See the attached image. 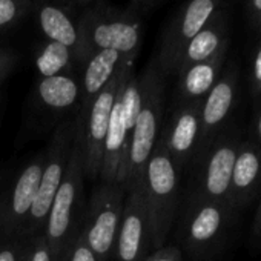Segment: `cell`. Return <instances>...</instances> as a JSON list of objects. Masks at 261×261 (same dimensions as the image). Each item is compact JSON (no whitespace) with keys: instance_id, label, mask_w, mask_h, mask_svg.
Segmentation results:
<instances>
[{"instance_id":"cell-1","label":"cell","mask_w":261,"mask_h":261,"mask_svg":"<svg viewBox=\"0 0 261 261\" xmlns=\"http://www.w3.org/2000/svg\"><path fill=\"white\" fill-rule=\"evenodd\" d=\"M142 85V105L129 140L120 185L124 191L137 189L145 166L151 159L165 124V75L155 60L139 74Z\"/></svg>"},{"instance_id":"cell-2","label":"cell","mask_w":261,"mask_h":261,"mask_svg":"<svg viewBox=\"0 0 261 261\" xmlns=\"http://www.w3.org/2000/svg\"><path fill=\"white\" fill-rule=\"evenodd\" d=\"M152 233V249L166 244L180 203V172L171 160L162 136L148 160L139 185Z\"/></svg>"},{"instance_id":"cell-3","label":"cell","mask_w":261,"mask_h":261,"mask_svg":"<svg viewBox=\"0 0 261 261\" xmlns=\"http://www.w3.org/2000/svg\"><path fill=\"white\" fill-rule=\"evenodd\" d=\"M85 175L80 154L72 146L65 178L51 204L43 235L49 244L53 261H65L85 212Z\"/></svg>"},{"instance_id":"cell-4","label":"cell","mask_w":261,"mask_h":261,"mask_svg":"<svg viewBox=\"0 0 261 261\" xmlns=\"http://www.w3.org/2000/svg\"><path fill=\"white\" fill-rule=\"evenodd\" d=\"M79 27V48L74 59L88 62L97 51H115L123 56H137L142 43V22L133 13L91 11Z\"/></svg>"},{"instance_id":"cell-5","label":"cell","mask_w":261,"mask_h":261,"mask_svg":"<svg viewBox=\"0 0 261 261\" xmlns=\"http://www.w3.org/2000/svg\"><path fill=\"white\" fill-rule=\"evenodd\" d=\"M137 56L127 57L112 80L95 95L86 112L75 115V137L74 145L80 154L85 178L95 180L100 175L103 145L111 120V111L115 101L123 75L129 66H134Z\"/></svg>"},{"instance_id":"cell-6","label":"cell","mask_w":261,"mask_h":261,"mask_svg":"<svg viewBox=\"0 0 261 261\" xmlns=\"http://www.w3.org/2000/svg\"><path fill=\"white\" fill-rule=\"evenodd\" d=\"M75 137V117L63 120L53 133L48 148L45 149V162L39 181V191L34 206L27 220L22 237L33 238L43 233L46 218L54 197L65 178L71 159Z\"/></svg>"},{"instance_id":"cell-7","label":"cell","mask_w":261,"mask_h":261,"mask_svg":"<svg viewBox=\"0 0 261 261\" xmlns=\"http://www.w3.org/2000/svg\"><path fill=\"white\" fill-rule=\"evenodd\" d=\"M124 200L126 191L121 185L101 181L85 204L79 230L98 261H108L114 253Z\"/></svg>"},{"instance_id":"cell-8","label":"cell","mask_w":261,"mask_h":261,"mask_svg":"<svg viewBox=\"0 0 261 261\" xmlns=\"http://www.w3.org/2000/svg\"><path fill=\"white\" fill-rule=\"evenodd\" d=\"M230 212L226 204L192 194L188 197L181 217L180 238L191 256H206L218 246L229 226Z\"/></svg>"},{"instance_id":"cell-9","label":"cell","mask_w":261,"mask_h":261,"mask_svg":"<svg viewBox=\"0 0 261 261\" xmlns=\"http://www.w3.org/2000/svg\"><path fill=\"white\" fill-rule=\"evenodd\" d=\"M238 149L240 142L233 134L214 139L207 149L194 160L197 163V175L192 195L212 200L229 207L227 198L230 178Z\"/></svg>"},{"instance_id":"cell-10","label":"cell","mask_w":261,"mask_h":261,"mask_svg":"<svg viewBox=\"0 0 261 261\" xmlns=\"http://www.w3.org/2000/svg\"><path fill=\"white\" fill-rule=\"evenodd\" d=\"M45 151L31 159L8 191L0 195V238H20L34 206L43 169Z\"/></svg>"},{"instance_id":"cell-11","label":"cell","mask_w":261,"mask_h":261,"mask_svg":"<svg viewBox=\"0 0 261 261\" xmlns=\"http://www.w3.org/2000/svg\"><path fill=\"white\" fill-rule=\"evenodd\" d=\"M215 0H189L165 31L159 57L155 59L163 75L175 74L180 57L188 43L214 17Z\"/></svg>"},{"instance_id":"cell-12","label":"cell","mask_w":261,"mask_h":261,"mask_svg":"<svg viewBox=\"0 0 261 261\" xmlns=\"http://www.w3.org/2000/svg\"><path fill=\"white\" fill-rule=\"evenodd\" d=\"M200 114L201 101L177 103L169 121L163 124L162 140L180 174L194 162L198 151L201 136Z\"/></svg>"},{"instance_id":"cell-13","label":"cell","mask_w":261,"mask_h":261,"mask_svg":"<svg viewBox=\"0 0 261 261\" xmlns=\"http://www.w3.org/2000/svg\"><path fill=\"white\" fill-rule=\"evenodd\" d=\"M152 249L149 218L139 189L126 192L123 217L114 244L115 261H142Z\"/></svg>"},{"instance_id":"cell-14","label":"cell","mask_w":261,"mask_h":261,"mask_svg":"<svg viewBox=\"0 0 261 261\" xmlns=\"http://www.w3.org/2000/svg\"><path fill=\"white\" fill-rule=\"evenodd\" d=\"M133 71V66H129L123 75V80L120 83L118 92L115 95V101L111 111V120L108 126V133L103 145V157H101V166H100V180L105 183H117L120 185L121 172L127 154L129 146V136L124 124L123 117V101H121V86L126 79V75Z\"/></svg>"},{"instance_id":"cell-15","label":"cell","mask_w":261,"mask_h":261,"mask_svg":"<svg viewBox=\"0 0 261 261\" xmlns=\"http://www.w3.org/2000/svg\"><path fill=\"white\" fill-rule=\"evenodd\" d=\"M235 86H237L235 74L227 72L217 80V83L212 86V89L201 101V114H200L201 136H200V145L195 159L203 151H206L207 146L214 142L218 129L223 126L224 120L230 114L235 100Z\"/></svg>"},{"instance_id":"cell-16","label":"cell","mask_w":261,"mask_h":261,"mask_svg":"<svg viewBox=\"0 0 261 261\" xmlns=\"http://www.w3.org/2000/svg\"><path fill=\"white\" fill-rule=\"evenodd\" d=\"M261 180V152L252 143H240L237 160L232 171L227 204L230 211L250 201Z\"/></svg>"},{"instance_id":"cell-17","label":"cell","mask_w":261,"mask_h":261,"mask_svg":"<svg viewBox=\"0 0 261 261\" xmlns=\"http://www.w3.org/2000/svg\"><path fill=\"white\" fill-rule=\"evenodd\" d=\"M130 56H123L115 51H97L89 57L86 62V68L83 72V79L80 82L82 92H80V103L79 112L83 114L91 106L95 95L112 80L117 71L121 68L123 62Z\"/></svg>"},{"instance_id":"cell-18","label":"cell","mask_w":261,"mask_h":261,"mask_svg":"<svg viewBox=\"0 0 261 261\" xmlns=\"http://www.w3.org/2000/svg\"><path fill=\"white\" fill-rule=\"evenodd\" d=\"M226 49L218 51L212 59L192 65L178 75L177 86V103L203 101L207 92L218 80V74L226 56Z\"/></svg>"},{"instance_id":"cell-19","label":"cell","mask_w":261,"mask_h":261,"mask_svg":"<svg viewBox=\"0 0 261 261\" xmlns=\"http://www.w3.org/2000/svg\"><path fill=\"white\" fill-rule=\"evenodd\" d=\"M223 48H227L224 23L221 22L220 16L214 14V17L206 23V27L185 48L180 57V62L177 65L175 74L183 72L192 65L212 59Z\"/></svg>"},{"instance_id":"cell-20","label":"cell","mask_w":261,"mask_h":261,"mask_svg":"<svg viewBox=\"0 0 261 261\" xmlns=\"http://www.w3.org/2000/svg\"><path fill=\"white\" fill-rule=\"evenodd\" d=\"M39 103L51 112H65L80 103L82 85L72 74L42 77L36 88Z\"/></svg>"},{"instance_id":"cell-21","label":"cell","mask_w":261,"mask_h":261,"mask_svg":"<svg viewBox=\"0 0 261 261\" xmlns=\"http://www.w3.org/2000/svg\"><path fill=\"white\" fill-rule=\"evenodd\" d=\"M39 25L49 42L60 43L74 53L79 48V27L56 5H43L39 11Z\"/></svg>"},{"instance_id":"cell-22","label":"cell","mask_w":261,"mask_h":261,"mask_svg":"<svg viewBox=\"0 0 261 261\" xmlns=\"http://www.w3.org/2000/svg\"><path fill=\"white\" fill-rule=\"evenodd\" d=\"M72 59L74 56L69 48L48 40L36 56V66L42 77L69 74Z\"/></svg>"},{"instance_id":"cell-23","label":"cell","mask_w":261,"mask_h":261,"mask_svg":"<svg viewBox=\"0 0 261 261\" xmlns=\"http://www.w3.org/2000/svg\"><path fill=\"white\" fill-rule=\"evenodd\" d=\"M28 10V0H0V30L13 27Z\"/></svg>"},{"instance_id":"cell-24","label":"cell","mask_w":261,"mask_h":261,"mask_svg":"<svg viewBox=\"0 0 261 261\" xmlns=\"http://www.w3.org/2000/svg\"><path fill=\"white\" fill-rule=\"evenodd\" d=\"M30 238L20 237L0 243V261H25Z\"/></svg>"},{"instance_id":"cell-25","label":"cell","mask_w":261,"mask_h":261,"mask_svg":"<svg viewBox=\"0 0 261 261\" xmlns=\"http://www.w3.org/2000/svg\"><path fill=\"white\" fill-rule=\"evenodd\" d=\"M27 261H53V253L43 233L30 238Z\"/></svg>"},{"instance_id":"cell-26","label":"cell","mask_w":261,"mask_h":261,"mask_svg":"<svg viewBox=\"0 0 261 261\" xmlns=\"http://www.w3.org/2000/svg\"><path fill=\"white\" fill-rule=\"evenodd\" d=\"M65 261H98L95 253L91 250V247L88 246V243L82 237L80 230L77 232L72 244L69 246V250L66 253Z\"/></svg>"},{"instance_id":"cell-27","label":"cell","mask_w":261,"mask_h":261,"mask_svg":"<svg viewBox=\"0 0 261 261\" xmlns=\"http://www.w3.org/2000/svg\"><path fill=\"white\" fill-rule=\"evenodd\" d=\"M142 261H183V256L180 247L174 244H165L163 247L148 253Z\"/></svg>"},{"instance_id":"cell-28","label":"cell","mask_w":261,"mask_h":261,"mask_svg":"<svg viewBox=\"0 0 261 261\" xmlns=\"http://www.w3.org/2000/svg\"><path fill=\"white\" fill-rule=\"evenodd\" d=\"M14 66V56L5 49H0V82H4Z\"/></svg>"},{"instance_id":"cell-29","label":"cell","mask_w":261,"mask_h":261,"mask_svg":"<svg viewBox=\"0 0 261 261\" xmlns=\"http://www.w3.org/2000/svg\"><path fill=\"white\" fill-rule=\"evenodd\" d=\"M252 80H253V89L255 92H261V46L256 51L253 68H252Z\"/></svg>"},{"instance_id":"cell-30","label":"cell","mask_w":261,"mask_h":261,"mask_svg":"<svg viewBox=\"0 0 261 261\" xmlns=\"http://www.w3.org/2000/svg\"><path fill=\"white\" fill-rule=\"evenodd\" d=\"M252 237L258 241H261V203L258 206V211L253 218V226H252Z\"/></svg>"},{"instance_id":"cell-31","label":"cell","mask_w":261,"mask_h":261,"mask_svg":"<svg viewBox=\"0 0 261 261\" xmlns=\"http://www.w3.org/2000/svg\"><path fill=\"white\" fill-rule=\"evenodd\" d=\"M157 2L159 0H133V8L136 11H146Z\"/></svg>"},{"instance_id":"cell-32","label":"cell","mask_w":261,"mask_h":261,"mask_svg":"<svg viewBox=\"0 0 261 261\" xmlns=\"http://www.w3.org/2000/svg\"><path fill=\"white\" fill-rule=\"evenodd\" d=\"M250 10L255 22L261 25V0H250Z\"/></svg>"},{"instance_id":"cell-33","label":"cell","mask_w":261,"mask_h":261,"mask_svg":"<svg viewBox=\"0 0 261 261\" xmlns=\"http://www.w3.org/2000/svg\"><path fill=\"white\" fill-rule=\"evenodd\" d=\"M256 133H258V139L261 142V112L258 115V120H256Z\"/></svg>"},{"instance_id":"cell-34","label":"cell","mask_w":261,"mask_h":261,"mask_svg":"<svg viewBox=\"0 0 261 261\" xmlns=\"http://www.w3.org/2000/svg\"><path fill=\"white\" fill-rule=\"evenodd\" d=\"M0 185H2V175H0ZM0 188H2V186H0Z\"/></svg>"},{"instance_id":"cell-35","label":"cell","mask_w":261,"mask_h":261,"mask_svg":"<svg viewBox=\"0 0 261 261\" xmlns=\"http://www.w3.org/2000/svg\"><path fill=\"white\" fill-rule=\"evenodd\" d=\"M25 261H27V258H25Z\"/></svg>"}]
</instances>
